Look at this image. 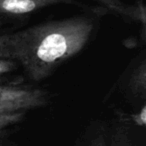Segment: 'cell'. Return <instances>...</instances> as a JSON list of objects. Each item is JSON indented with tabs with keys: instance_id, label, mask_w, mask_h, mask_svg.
I'll list each match as a JSON object with an SVG mask.
<instances>
[{
	"instance_id": "cell-4",
	"label": "cell",
	"mask_w": 146,
	"mask_h": 146,
	"mask_svg": "<svg viewBox=\"0 0 146 146\" xmlns=\"http://www.w3.org/2000/svg\"><path fill=\"white\" fill-rule=\"evenodd\" d=\"M74 3L76 0H0V17L21 18L51 5Z\"/></svg>"
},
{
	"instance_id": "cell-10",
	"label": "cell",
	"mask_w": 146,
	"mask_h": 146,
	"mask_svg": "<svg viewBox=\"0 0 146 146\" xmlns=\"http://www.w3.org/2000/svg\"><path fill=\"white\" fill-rule=\"evenodd\" d=\"M101 4V8L103 9L104 12H111L113 13L115 9L121 4L120 0H95Z\"/></svg>"
},
{
	"instance_id": "cell-9",
	"label": "cell",
	"mask_w": 146,
	"mask_h": 146,
	"mask_svg": "<svg viewBox=\"0 0 146 146\" xmlns=\"http://www.w3.org/2000/svg\"><path fill=\"white\" fill-rule=\"evenodd\" d=\"M17 68H19V66L15 61L9 59H0V77L12 73Z\"/></svg>"
},
{
	"instance_id": "cell-6",
	"label": "cell",
	"mask_w": 146,
	"mask_h": 146,
	"mask_svg": "<svg viewBox=\"0 0 146 146\" xmlns=\"http://www.w3.org/2000/svg\"><path fill=\"white\" fill-rule=\"evenodd\" d=\"M109 146H138L131 138L129 126L120 122L116 124L108 133Z\"/></svg>"
},
{
	"instance_id": "cell-12",
	"label": "cell",
	"mask_w": 146,
	"mask_h": 146,
	"mask_svg": "<svg viewBox=\"0 0 146 146\" xmlns=\"http://www.w3.org/2000/svg\"><path fill=\"white\" fill-rule=\"evenodd\" d=\"M4 25V20H3V17H0V28Z\"/></svg>"
},
{
	"instance_id": "cell-3",
	"label": "cell",
	"mask_w": 146,
	"mask_h": 146,
	"mask_svg": "<svg viewBox=\"0 0 146 146\" xmlns=\"http://www.w3.org/2000/svg\"><path fill=\"white\" fill-rule=\"evenodd\" d=\"M114 88L134 108L146 104V55L142 50L122 72Z\"/></svg>"
},
{
	"instance_id": "cell-1",
	"label": "cell",
	"mask_w": 146,
	"mask_h": 146,
	"mask_svg": "<svg viewBox=\"0 0 146 146\" xmlns=\"http://www.w3.org/2000/svg\"><path fill=\"white\" fill-rule=\"evenodd\" d=\"M98 15L79 14L0 34V59L13 60L34 82L50 77L95 34Z\"/></svg>"
},
{
	"instance_id": "cell-8",
	"label": "cell",
	"mask_w": 146,
	"mask_h": 146,
	"mask_svg": "<svg viewBox=\"0 0 146 146\" xmlns=\"http://www.w3.org/2000/svg\"><path fill=\"white\" fill-rule=\"evenodd\" d=\"M108 133L109 131L107 130V127H105L104 123L98 122V126L90 137L87 146H107Z\"/></svg>"
},
{
	"instance_id": "cell-5",
	"label": "cell",
	"mask_w": 146,
	"mask_h": 146,
	"mask_svg": "<svg viewBox=\"0 0 146 146\" xmlns=\"http://www.w3.org/2000/svg\"><path fill=\"white\" fill-rule=\"evenodd\" d=\"M26 113V111L0 112V146H16L11 140L12 128L24 120Z\"/></svg>"
},
{
	"instance_id": "cell-11",
	"label": "cell",
	"mask_w": 146,
	"mask_h": 146,
	"mask_svg": "<svg viewBox=\"0 0 146 146\" xmlns=\"http://www.w3.org/2000/svg\"><path fill=\"white\" fill-rule=\"evenodd\" d=\"M5 83H13V82H11V80H9V78L4 77V76L0 77V84H5Z\"/></svg>"
},
{
	"instance_id": "cell-7",
	"label": "cell",
	"mask_w": 146,
	"mask_h": 146,
	"mask_svg": "<svg viewBox=\"0 0 146 146\" xmlns=\"http://www.w3.org/2000/svg\"><path fill=\"white\" fill-rule=\"evenodd\" d=\"M116 115L118 116V119L123 124L129 126V124L137 127L145 128L146 125V104L142 105L137 109L135 113H126L123 111L116 110Z\"/></svg>"
},
{
	"instance_id": "cell-2",
	"label": "cell",
	"mask_w": 146,
	"mask_h": 146,
	"mask_svg": "<svg viewBox=\"0 0 146 146\" xmlns=\"http://www.w3.org/2000/svg\"><path fill=\"white\" fill-rule=\"evenodd\" d=\"M50 101L46 90L30 85L0 84V112L28 111L44 107Z\"/></svg>"
}]
</instances>
